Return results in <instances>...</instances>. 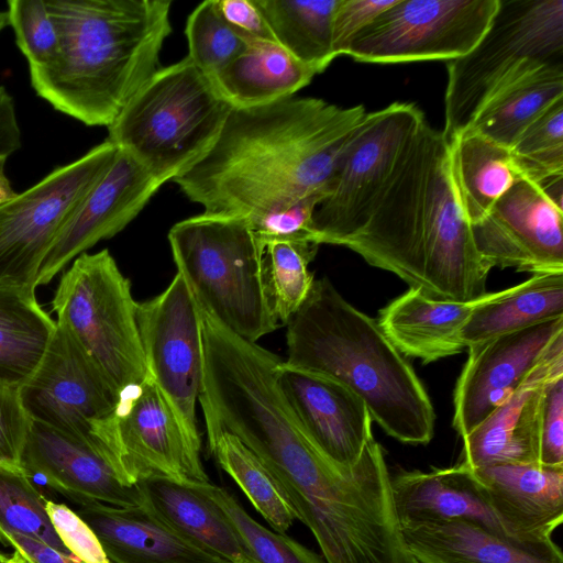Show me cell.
Wrapping results in <instances>:
<instances>
[{
    "mask_svg": "<svg viewBox=\"0 0 563 563\" xmlns=\"http://www.w3.org/2000/svg\"><path fill=\"white\" fill-rule=\"evenodd\" d=\"M161 186L135 161L119 150L112 166L62 227L40 267L36 287L48 284L77 256L99 241L122 231Z\"/></svg>",
    "mask_w": 563,
    "mask_h": 563,
    "instance_id": "17",
    "label": "cell"
},
{
    "mask_svg": "<svg viewBox=\"0 0 563 563\" xmlns=\"http://www.w3.org/2000/svg\"><path fill=\"white\" fill-rule=\"evenodd\" d=\"M21 467L30 477L41 476L79 505L133 507L143 499L141 487L126 485L99 445L34 420L30 422Z\"/></svg>",
    "mask_w": 563,
    "mask_h": 563,
    "instance_id": "18",
    "label": "cell"
},
{
    "mask_svg": "<svg viewBox=\"0 0 563 563\" xmlns=\"http://www.w3.org/2000/svg\"><path fill=\"white\" fill-rule=\"evenodd\" d=\"M19 394L31 420L96 443L119 472L113 423L120 395L62 323Z\"/></svg>",
    "mask_w": 563,
    "mask_h": 563,
    "instance_id": "11",
    "label": "cell"
},
{
    "mask_svg": "<svg viewBox=\"0 0 563 563\" xmlns=\"http://www.w3.org/2000/svg\"><path fill=\"white\" fill-rule=\"evenodd\" d=\"M168 241L200 310L253 343L279 328L263 287L265 245L247 220L201 213L175 223Z\"/></svg>",
    "mask_w": 563,
    "mask_h": 563,
    "instance_id": "6",
    "label": "cell"
},
{
    "mask_svg": "<svg viewBox=\"0 0 563 563\" xmlns=\"http://www.w3.org/2000/svg\"><path fill=\"white\" fill-rule=\"evenodd\" d=\"M510 153L521 178L540 183L563 175V99L525 129Z\"/></svg>",
    "mask_w": 563,
    "mask_h": 563,
    "instance_id": "37",
    "label": "cell"
},
{
    "mask_svg": "<svg viewBox=\"0 0 563 563\" xmlns=\"http://www.w3.org/2000/svg\"><path fill=\"white\" fill-rule=\"evenodd\" d=\"M113 437L119 471L130 486L151 479L190 488L210 483L201 452L189 443L148 375L120 395Z\"/></svg>",
    "mask_w": 563,
    "mask_h": 563,
    "instance_id": "14",
    "label": "cell"
},
{
    "mask_svg": "<svg viewBox=\"0 0 563 563\" xmlns=\"http://www.w3.org/2000/svg\"><path fill=\"white\" fill-rule=\"evenodd\" d=\"M275 41L317 74L336 58L332 23L339 0H254Z\"/></svg>",
    "mask_w": 563,
    "mask_h": 563,
    "instance_id": "32",
    "label": "cell"
},
{
    "mask_svg": "<svg viewBox=\"0 0 563 563\" xmlns=\"http://www.w3.org/2000/svg\"><path fill=\"white\" fill-rule=\"evenodd\" d=\"M0 563H9V556H5L0 552Z\"/></svg>",
    "mask_w": 563,
    "mask_h": 563,
    "instance_id": "51",
    "label": "cell"
},
{
    "mask_svg": "<svg viewBox=\"0 0 563 563\" xmlns=\"http://www.w3.org/2000/svg\"><path fill=\"white\" fill-rule=\"evenodd\" d=\"M539 464L563 467V376L551 380L544 389Z\"/></svg>",
    "mask_w": 563,
    "mask_h": 563,
    "instance_id": "43",
    "label": "cell"
},
{
    "mask_svg": "<svg viewBox=\"0 0 563 563\" xmlns=\"http://www.w3.org/2000/svg\"><path fill=\"white\" fill-rule=\"evenodd\" d=\"M408 549L419 563H563L552 541L525 542L474 522L456 520L404 527Z\"/></svg>",
    "mask_w": 563,
    "mask_h": 563,
    "instance_id": "24",
    "label": "cell"
},
{
    "mask_svg": "<svg viewBox=\"0 0 563 563\" xmlns=\"http://www.w3.org/2000/svg\"><path fill=\"white\" fill-rule=\"evenodd\" d=\"M286 330L285 365L349 388L391 438L406 444L431 441L435 413L415 369L377 321L346 301L327 277L314 279Z\"/></svg>",
    "mask_w": 563,
    "mask_h": 563,
    "instance_id": "4",
    "label": "cell"
},
{
    "mask_svg": "<svg viewBox=\"0 0 563 563\" xmlns=\"http://www.w3.org/2000/svg\"><path fill=\"white\" fill-rule=\"evenodd\" d=\"M499 0H396L347 45L362 63L446 60L470 53L487 31Z\"/></svg>",
    "mask_w": 563,
    "mask_h": 563,
    "instance_id": "12",
    "label": "cell"
},
{
    "mask_svg": "<svg viewBox=\"0 0 563 563\" xmlns=\"http://www.w3.org/2000/svg\"><path fill=\"white\" fill-rule=\"evenodd\" d=\"M366 113L363 104L294 96L233 108L211 148L173 181L205 214L245 219L252 227L309 196L325 197Z\"/></svg>",
    "mask_w": 563,
    "mask_h": 563,
    "instance_id": "1",
    "label": "cell"
},
{
    "mask_svg": "<svg viewBox=\"0 0 563 563\" xmlns=\"http://www.w3.org/2000/svg\"><path fill=\"white\" fill-rule=\"evenodd\" d=\"M0 541L22 552L33 563H81L67 556L48 544L23 534L0 531Z\"/></svg>",
    "mask_w": 563,
    "mask_h": 563,
    "instance_id": "46",
    "label": "cell"
},
{
    "mask_svg": "<svg viewBox=\"0 0 563 563\" xmlns=\"http://www.w3.org/2000/svg\"><path fill=\"white\" fill-rule=\"evenodd\" d=\"M46 501L45 496L22 468L0 464V531L37 539L56 551L77 559L55 532L46 512Z\"/></svg>",
    "mask_w": 563,
    "mask_h": 563,
    "instance_id": "36",
    "label": "cell"
},
{
    "mask_svg": "<svg viewBox=\"0 0 563 563\" xmlns=\"http://www.w3.org/2000/svg\"><path fill=\"white\" fill-rule=\"evenodd\" d=\"M342 246L431 299L467 302L487 294L489 271L460 206L442 131L422 124L369 217Z\"/></svg>",
    "mask_w": 563,
    "mask_h": 563,
    "instance_id": "2",
    "label": "cell"
},
{
    "mask_svg": "<svg viewBox=\"0 0 563 563\" xmlns=\"http://www.w3.org/2000/svg\"><path fill=\"white\" fill-rule=\"evenodd\" d=\"M7 13L30 71L52 65L59 53V35L45 0H10Z\"/></svg>",
    "mask_w": 563,
    "mask_h": 563,
    "instance_id": "39",
    "label": "cell"
},
{
    "mask_svg": "<svg viewBox=\"0 0 563 563\" xmlns=\"http://www.w3.org/2000/svg\"><path fill=\"white\" fill-rule=\"evenodd\" d=\"M449 162L460 206L471 225L521 178L509 148L471 130L449 140Z\"/></svg>",
    "mask_w": 563,
    "mask_h": 563,
    "instance_id": "30",
    "label": "cell"
},
{
    "mask_svg": "<svg viewBox=\"0 0 563 563\" xmlns=\"http://www.w3.org/2000/svg\"><path fill=\"white\" fill-rule=\"evenodd\" d=\"M563 347V318L503 334L467 347L468 358L453 395V427L467 435L556 350Z\"/></svg>",
    "mask_w": 563,
    "mask_h": 563,
    "instance_id": "16",
    "label": "cell"
},
{
    "mask_svg": "<svg viewBox=\"0 0 563 563\" xmlns=\"http://www.w3.org/2000/svg\"><path fill=\"white\" fill-rule=\"evenodd\" d=\"M194 489L220 508L254 563H327L322 555L286 533L272 531L258 523L228 489L211 483Z\"/></svg>",
    "mask_w": 563,
    "mask_h": 563,
    "instance_id": "35",
    "label": "cell"
},
{
    "mask_svg": "<svg viewBox=\"0 0 563 563\" xmlns=\"http://www.w3.org/2000/svg\"><path fill=\"white\" fill-rule=\"evenodd\" d=\"M76 512L98 538L111 563H228L186 540L142 503L79 505Z\"/></svg>",
    "mask_w": 563,
    "mask_h": 563,
    "instance_id": "23",
    "label": "cell"
},
{
    "mask_svg": "<svg viewBox=\"0 0 563 563\" xmlns=\"http://www.w3.org/2000/svg\"><path fill=\"white\" fill-rule=\"evenodd\" d=\"M139 486L146 507L186 540L228 563H254L223 512L208 497L166 479Z\"/></svg>",
    "mask_w": 563,
    "mask_h": 563,
    "instance_id": "28",
    "label": "cell"
},
{
    "mask_svg": "<svg viewBox=\"0 0 563 563\" xmlns=\"http://www.w3.org/2000/svg\"><path fill=\"white\" fill-rule=\"evenodd\" d=\"M317 73L275 41L255 40L211 79L233 108H252L292 97Z\"/></svg>",
    "mask_w": 563,
    "mask_h": 563,
    "instance_id": "27",
    "label": "cell"
},
{
    "mask_svg": "<svg viewBox=\"0 0 563 563\" xmlns=\"http://www.w3.org/2000/svg\"><path fill=\"white\" fill-rule=\"evenodd\" d=\"M479 299L435 300L409 288L379 311L377 323L405 357L428 364L466 350L461 332Z\"/></svg>",
    "mask_w": 563,
    "mask_h": 563,
    "instance_id": "25",
    "label": "cell"
},
{
    "mask_svg": "<svg viewBox=\"0 0 563 563\" xmlns=\"http://www.w3.org/2000/svg\"><path fill=\"white\" fill-rule=\"evenodd\" d=\"M185 34L187 57L210 78L247 45L223 19L217 0H206L196 7L187 19Z\"/></svg>",
    "mask_w": 563,
    "mask_h": 563,
    "instance_id": "38",
    "label": "cell"
},
{
    "mask_svg": "<svg viewBox=\"0 0 563 563\" xmlns=\"http://www.w3.org/2000/svg\"><path fill=\"white\" fill-rule=\"evenodd\" d=\"M391 490L401 528L464 520L509 537L473 471L462 463L429 472L399 471L391 476Z\"/></svg>",
    "mask_w": 563,
    "mask_h": 563,
    "instance_id": "22",
    "label": "cell"
},
{
    "mask_svg": "<svg viewBox=\"0 0 563 563\" xmlns=\"http://www.w3.org/2000/svg\"><path fill=\"white\" fill-rule=\"evenodd\" d=\"M9 563H33V562L30 559H27L22 552L14 549L12 555L9 556Z\"/></svg>",
    "mask_w": 563,
    "mask_h": 563,
    "instance_id": "49",
    "label": "cell"
},
{
    "mask_svg": "<svg viewBox=\"0 0 563 563\" xmlns=\"http://www.w3.org/2000/svg\"><path fill=\"white\" fill-rule=\"evenodd\" d=\"M563 376V347L553 352L487 419L463 437L460 463L471 470L539 463L544 389Z\"/></svg>",
    "mask_w": 563,
    "mask_h": 563,
    "instance_id": "20",
    "label": "cell"
},
{
    "mask_svg": "<svg viewBox=\"0 0 563 563\" xmlns=\"http://www.w3.org/2000/svg\"><path fill=\"white\" fill-rule=\"evenodd\" d=\"M217 3L223 19L246 44L255 40L275 41L254 0H217Z\"/></svg>",
    "mask_w": 563,
    "mask_h": 563,
    "instance_id": "45",
    "label": "cell"
},
{
    "mask_svg": "<svg viewBox=\"0 0 563 563\" xmlns=\"http://www.w3.org/2000/svg\"><path fill=\"white\" fill-rule=\"evenodd\" d=\"M9 24L7 11H0V32Z\"/></svg>",
    "mask_w": 563,
    "mask_h": 563,
    "instance_id": "50",
    "label": "cell"
},
{
    "mask_svg": "<svg viewBox=\"0 0 563 563\" xmlns=\"http://www.w3.org/2000/svg\"><path fill=\"white\" fill-rule=\"evenodd\" d=\"M29 418L19 388L0 383V464L22 468L21 460L29 432Z\"/></svg>",
    "mask_w": 563,
    "mask_h": 563,
    "instance_id": "41",
    "label": "cell"
},
{
    "mask_svg": "<svg viewBox=\"0 0 563 563\" xmlns=\"http://www.w3.org/2000/svg\"><path fill=\"white\" fill-rule=\"evenodd\" d=\"M118 152L107 139L0 206L1 286L36 288L40 267L62 227Z\"/></svg>",
    "mask_w": 563,
    "mask_h": 563,
    "instance_id": "10",
    "label": "cell"
},
{
    "mask_svg": "<svg viewBox=\"0 0 563 563\" xmlns=\"http://www.w3.org/2000/svg\"><path fill=\"white\" fill-rule=\"evenodd\" d=\"M472 471L509 537L551 539L563 520V467L497 464Z\"/></svg>",
    "mask_w": 563,
    "mask_h": 563,
    "instance_id": "21",
    "label": "cell"
},
{
    "mask_svg": "<svg viewBox=\"0 0 563 563\" xmlns=\"http://www.w3.org/2000/svg\"><path fill=\"white\" fill-rule=\"evenodd\" d=\"M262 279L269 311L284 327L308 297L314 282L308 266L319 245L306 240L275 239L264 243Z\"/></svg>",
    "mask_w": 563,
    "mask_h": 563,
    "instance_id": "34",
    "label": "cell"
},
{
    "mask_svg": "<svg viewBox=\"0 0 563 563\" xmlns=\"http://www.w3.org/2000/svg\"><path fill=\"white\" fill-rule=\"evenodd\" d=\"M46 512L63 544L81 563H111L95 532L76 511L47 499Z\"/></svg>",
    "mask_w": 563,
    "mask_h": 563,
    "instance_id": "40",
    "label": "cell"
},
{
    "mask_svg": "<svg viewBox=\"0 0 563 563\" xmlns=\"http://www.w3.org/2000/svg\"><path fill=\"white\" fill-rule=\"evenodd\" d=\"M221 468L236 483L274 531L286 533L297 515L283 487L236 437L222 433L208 442Z\"/></svg>",
    "mask_w": 563,
    "mask_h": 563,
    "instance_id": "33",
    "label": "cell"
},
{
    "mask_svg": "<svg viewBox=\"0 0 563 563\" xmlns=\"http://www.w3.org/2000/svg\"><path fill=\"white\" fill-rule=\"evenodd\" d=\"M136 321L147 375L201 452L196 416L202 379L200 310L179 273L163 292L137 302Z\"/></svg>",
    "mask_w": 563,
    "mask_h": 563,
    "instance_id": "13",
    "label": "cell"
},
{
    "mask_svg": "<svg viewBox=\"0 0 563 563\" xmlns=\"http://www.w3.org/2000/svg\"><path fill=\"white\" fill-rule=\"evenodd\" d=\"M563 99V64L531 60L481 107L466 130L511 148L545 109Z\"/></svg>",
    "mask_w": 563,
    "mask_h": 563,
    "instance_id": "26",
    "label": "cell"
},
{
    "mask_svg": "<svg viewBox=\"0 0 563 563\" xmlns=\"http://www.w3.org/2000/svg\"><path fill=\"white\" fill-rule=\"evenodd\" d=\"M5 161V158H0V206L16 196V192L12 189L11 184L4 173Z\"/></svg>",
    "mask_w": 563,
    "mask_h": 563,
    "instance_id": "48",
    "label": "cell"
},
{
    "mask_svg": "<svg viewBox=\"0 0 563 563\" xmlns=\"http://www.w3.org/2000/svg\"><path fill=\"white\" fill-rule=\"evenodd\" d=\"M52 307L119 395L146 377L130 280L104 249L77 256L64 272Z\"/></svg>",
    "mask_w": 563,
    "mask_h": 563,
    "instance_id": "7",
    "label": "cell"
},
{
    "mask_svg": "<svg viewBox=\"0 0 563 563\" xmlns=\"http://www.w3.org/2000/svg\"><path fill=\"white\" fill-rule=\"evenodd\" d=\"M21 146V133L12 97L0 86V158H8Z\"/></svg>",
    "mask_w": 563,
    "mask_h": 563,
    "instance_id": "47",
    "label": "cell"
},
{
    "mask_svg": "<svg viewBox=\"0 0 563 563\" xmlns=\"http://www.w3.org/2000/svg\"><path fill=\"white\" fill-rule=\"evenodd\" d=\"M563 206L527 178L517 180L471 225L484 266L563 273Z\"/></svg>",
    "mask_w": 563,
    "mask_h": 563,
    "instance_id": "15",
    "label": "cell"
},
{
    "mask_svg": "<svg viewBox=\"0 0 563 563\" xmlns=\"http://www.w3.org/2000/svg\"><path fill=\"white\" fill-rule=\"evenodd\" d=\"M396 0H339L333 14V49L344 55L350 42Z\"/></svg>",
    "mask_w": 563,
    "mask_h": 563,
    "instance_id": "44",
    "label": "cell"
},
{
    "mask_svg": "<svg viewBox=\"0 0 563 563\" xmlns=\"http://www.w3.org/2000/svg\"><path fill=\"white\" fill-rule=\"evenodd\" d=\"M426 121L411 102H393L366 113L339 161L328 195L313 212L314 243L342 246L364 224Z\"/></svg>",
    "mask_w": 563,
    "mask_h": 563,
    "instance_id": "9",
    "label": "cell"
},
{
    "mask_svg": "<svg viewBox=\"0 0 563 563\" xmlns=\"http://www.w3.org/2000/svg\"><path fill=\"white\" fill-rule=\"evenodd\" d=\"M55 329L34 288L0 285V383L20 388L42 362Z\"/></svg>",
    "mask_w": 563,
    "mask_h": 563,
    "instance_id": "31",
    "label": "cell"
},
{
    "mask_svg": "<svg viewBox=\"0 0 563 563\" xmlns=\"http://www.w3.org/2000/svg\"><path fill=\"white\" fill-rule=\"evenodd\" d=\"M232 109L186 56L150 77L108 126V140L163 185L211 148Z\"/></svg>",
    "mask_w": 563,
    "mask_h": 563,
    "instance_id": "5",
    "label": "cell"
},
{
    "mask_svg": "<svg viewBox=\"0 0 563 563\" xmlns=\"http://www.w3.org/2000/svg\"><path fill=\"white\" fill-rule=\"evenodd\" d=\"M276 382L299 426L332 463L352 467L373 437L365 402L345 386L317 374L276 366Z\"/></svg>",
    "mask_w": 563,
    "mask_h": 563,
    "instance_id": "19",
    "label": "cell"
},
{
    "mask_svg": "<svg viewBox=\"0 0 563 563\" xmlns=\"http://www.w3.org/2000/svg\"><path fill=\"white\" fill-rule=\"evenodd\" d=\"M59 35L52 65L30 71L35 92L90 126H110L158 69L172 32L169 0H45Z\"/></svg>",
    "mask_w": 563,
    "mask_h": 563,
    "instance_id": "3",
    "label": "cell"
},
{
    "mask_svg": "<svg viewBox=\"0 0 563 563\" xmlns=\"http://www.w3.org/2000/svg\"><path fill=\"white\" fill-rule=\"evenodd\" d=\"M323 198V195L309 196L283 210L263 217L252 228L263 243L275 239L313 242V212Z\"/></svg>",
    "mask_w": 563,
    "mask_h": 563,
    "instance_id": "42",
    "label": "cell"
},
{
    "mask_svg": "<svg viewBox=\"0 0 563 563\" xmlns=\"http://www.w3.org/2000/svg\"><path fill=\"white\" fill-rule=\"evenodd\" d=\"M559 318H563V273L533 274L523 283L483 296L461 338L467 349Z\"/></svg>",
    "mask_w": 563,
    "mask_h": 563,
    "instance_id": "29",
    "label": "cell"
},
{
    "mask_svg": "<svg viewBox=\"0 0 563 563\" xmlns=\"http://www.w3.org/2000/svg\"><path fill=\"white\" fill-rule=\"evenodd\" d=\"M531 60L563 64V0H499L477 45L448 63V140L465 131L494 91Z\"/></svg>",
    "mask_w": 563,
    "mask_h": 563,
    "instance_id": "8",
    "label": "cell"
}]
</instances>
